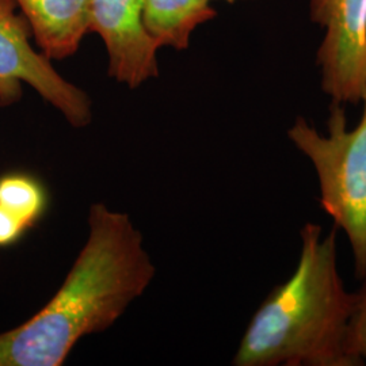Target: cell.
<instances>
[{
	"label": "cell",
	"mask_w": 366,
	"mask_h": 366,
	"mask_svg": "<svg viewBox=\"0 0 366 366\" xmlns=\"http://www.w3.org/2000/svg\"><path fill=\"white\" fill-rule=\"evenodd\" d=\"M129 214L97 202L89 235L63 285L25 323L0 334V366H61L80 340L104 332L155 277Z\"/></svg>",
	"instance_id": "cell-1"
},
{
	"label": "cell",
	"mask_w": 366,
	"mask_h": 366,
	"mask_svg": "<svg viewBox=\"0 0 366 366\" xmlns=\"http://www.w3.org/2000/svg\"><path fill=\"white\" fill-rule=\"evenodd\" d=\"M334 227L307 222L297 267L275 287L240 340L235 366H360L346 350V334L360 292H347L337 263Z\"/></svg>",
	"instance_id": "cell-2"
},
{
	"label": "cell",
	"mask_w": 366,
	"mask_h": 366,
	"mask_svg": "<svg viewBox=\"0 0 366 366\" xmlns=\"http://www.w3.org/2000/svg\"><path fill=\"white\" fill-rule=\"evenodd\" d=\"M361 102L362 116L352 131L343 105L332 102L327 136L302 117L288 131L290 142L314 164L322 208L349 237L358 280L366 277V90Z\"/></svg>",
	"instance_id": "cell-3"
},
{
	"label": "cell",
	"mask_w": 366,
	"mask_h": 366,
	"mask_svg": "<svg viewBox=\"0 0 366 366\" xmlns=\"http://www.w3.org/2000/svg\"><path fill=\"white\" fill-rule=\"evenodd\" d=\"M33 30L15 0H0V107L18 104L29 84L74 128L92 122L90 97L63 78L45 54L36 51Z\"/></svg>",
	"instance_id": "cell-4"
},
{
	"label": "cell",
	"mask_w": 366,
	"mask_h": 366,
	"mask_svg": "<svg viewBox=\"0 0 366 366\" xmlns=\"http://www.w3.org/2000/svg\"><path fill=\"white\" fill-rule=\"evenodd\" d=\"M325 31L316 53L322 90L332 104L358 105L366 90V0H310Z\"/></svg>",
	"instance_id": "cell-5"
},
{
	"label": "cell",
	"mask_w": 366,
	"mask_h": 366,
	"mask_svg": "<svg viewBox=\"0 0 366 366\" xmlns=\"http://www.w3.org/2000/svg\"><path fill=\"white\" fill-rule=\"evenodd\" d=\"M90 31L105 44L110 78L137 89L159 76V48L143 25V0H90Z\"/></svg>",
	"instance_id": "cell-6"
},
{
	"label": "cell",
	"mask_w": 366,
	"mask_h": 366,
	"mask_svg": "<svg viewBox=\"0 0 366 366\" xmlns=\"http://www.w3.org/2000/svg\"><path fill=\"white\" fill-rule=\"evenodd\" d=\"M33 30V39L49 60L78 52L90 33V0H15Z\"/></svg>",
	"instance_id": "cell-7"
},
{
	"label": "cell",
	"mask_w": 366,
	"mask_h": 366,
	"mask_svg": "<svg viewBox=\"0 0 366 366\" xmlns=\"http://www.w3.org/2000/svg\"><path fill=\"white\" fill-rule=\"evenodd\" d=\"M214 16L209 0H143V25L159 49L189 48L197 27Z\"/></svg>",
	"instance_id": "cell-8"
},
{
	"label": "cell",
	"mask_w": 366,
	"mask_h": 366,
	"mask_svg": "<svg viewBox=\"0 0 366 366\" xmlns=\"http://www.w3.org/2000/svg\"><path fill=\"white\" fill-rule=\"evenodd\" d=\"M0 205L31 228L48 208V193L37 178L14 172L0 177Z\"/></svg>",
	"instance_id": "cell-9"
},
{
	"label": "cell",
	"mask_w": 366,
	"mask_h": 366,
	"mask_svg": "<svg viewBox=\"0 0 366 366\" xmlns=\"http://www.w3.org/2000/svg\"><path fill=\"white\" fill-rule=\"evenodd\" d=\"M364 285L360 288V302L346 334V350L349 355L358 362L365 365L366 361V277Z\"/></svg>",
	"instance_id": "cell-10"
},
{
	"label": "cell",
	"mask_w": 366,
	"mask_h": 366,
	"mask_svg": "<svg viewBox=\"0 0 366 366\" xmlns=\"http://www.w3.org/2000/svg\"><path fill=\"white\" fill-rule=\"evenodd\" d=\"M27 229L16 216L0 205V247H9L16 243Z\"/></svg>",
	"instance_id": "cell-11"
},
{
	"label": "cell",
	"mask_w": 366,
	"mask_h": 366,
	"mask_svg": "<svg viewBox=\"0 0 366 366\" xmlns=\"http://www.w3.org/2000/svg\"><path fill=\"white\" fill-rule=\"evenodd\" d=\"M209 1H214V0H209ZM224 1H228V3H234L236 0H224Z\"/></svg>",
	"instance_id": "cell-12"
}]
</instances>
